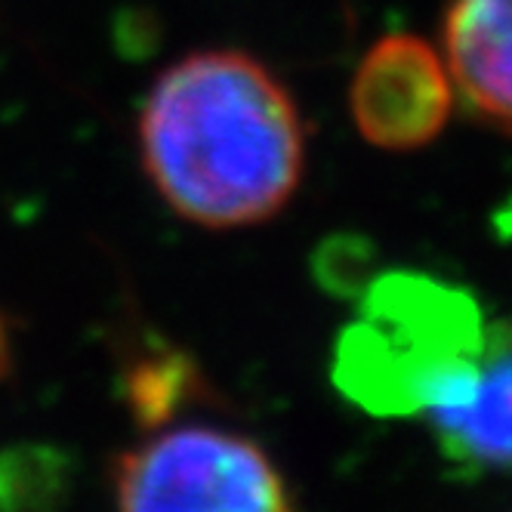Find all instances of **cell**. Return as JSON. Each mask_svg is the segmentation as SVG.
Masks as SVG:
<instances>
[{
  "instance_id": "obj_5",
  "label": "cell",
  "mask_w": 512,
  "mask_h": 512,
  "mask_svg": "<svg viewBox=\"0 0 512 512\" xmlns=\"http://www.w3.org/2000/svg\"><path fill=\"white\" fill-rule=\"evenodd\" d=\"M426 420L451 463L512 472V321L485 327L469 389Z\"/></svg>"
},
{
  "instance_id": "obj_6",
  "label": "cell",
  "mask_w": 512,
  "mask_h": 512,
  "mask_svg": "<svg viewBox=\"0 0 512 512\" xmlns=\"http://www.w3.org/2000/svg\"><path fill=\"white\" fill-rule=\"evenodd\" d=\"M442 47L472 112L512 130V0H451Z\"/></svg>"
},
{
  "instance_id": "obj_4",
  "label": "cell",
  "mask_w": 512,
  "mask_h": 512,
  "mask_svg": "<svg viewBox=\"0 0 512 512\" xmlns=\"http://www.w3.org/2000/svg\"><path fill=\"white\" fill-rule=\"evenodd\" d=\"M454 81L442 53L414 34H389L361 56L349 112L364 142L386 152H411L445 130Z\"/></svg>"
},
{
  "instance_id": "obj_1",
  "label": "cell",
  "mask_w": 512,
  "mask_h": 512,
  "mask_svg": "<svg viewBox=\"0 0 512 512\" xmlns=\"http://www.w3.org/2000/svg\"><path fill=\"white\" fill-rule=\"evenodd\" d=\"M139 158L164 204L204 229L269 223L297 195L306 127L297 99L244 50L167 65L139 108Z\"/></svg>"
},
{
  "instance_id": "obj_2",
  "label": "cell",
  "mask_w": 512,
  "mask_h": 512,
  "mask_svg": "<svg viewBox=\"0 0 512 512\" xmlns=\"http://www.w3.org/2000/svg\"><path fill=\"white\" fill-rule=\"evenodd\" d=\"M466 290L420 272H386L358 300L334 349V386L374 417H429L469 389L485 337Z\"/></svg>"
},
{
  "instance_id": "obj_3",
  "label": "cell",
  "mask_w": 512,
  "mask_h": 512,
  "mask_svg": "<svg viewBox=\"0 0 512 512\" xmlns=\"http://www.w3.org/2000/svg\"><path fill=\"white\" fill-rule=\"evenodd\" d=\"M121 509L281 512L294 506L263 445L219 426H170L121 451L112 463Z\"/></svg>"
},
{
  "instance_id": "obj_7",
  "label": "cell",
  "mask_w": 512,
  "mask_h": 512,
  "mask_svg": "<svg viewBox=\"0 0 512 512\" xmlns=\"http://www.w3.org/2000/svg\"><path fill=\"white\" fill-rule=\"evenodd\" d=\"M10 361V346H7V331H4V321H0V368H7Z\"/></svg>"
}]
</instances>
